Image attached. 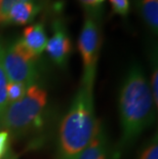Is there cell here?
Wrapping results in <instances>:
<instances>
[{"label":"cell","instance_id":"14","mask_svg":"<svg viewBox=\"0 0 158 159\" xmlns=\"http://www.w3.org/2000/svg\"><path fill=\"white\" fill-rule=\"evenodd\" d=\"M112 11L116 15L125 16L129 12V0H109Z\"/></svg>","mask_w":158,"mask_h":159},{"label":"cell","instance_id":"6","mask_svg":"<svg viewBox=\"0 0 158 159\" xmlns=\"http://www.w3.org/2000/svg\"><path fill=\"white\" fill-rule=\"evenodd\" d=\"M50 59L58 66H64L71 52V41L64 24L60 20L52 23V36L47 40L45 47Z\"/></svg>","mask_w":158,"mask_h":159},{"label":"cell","instance_id":"19","mask_svg":"<svg viewBox=\"0 0 158 159\" xmlns=\"http://www.w3.org/2000/svg\"><path fill=\"white\" fill-rule=\"evenodd\" d=\"M93 3V5H95V7L97 11H99V9L101 7V5L103 4L104 2H105V0H92Z\"/></svg>","mask_w":158,"mask_h":159},{"label":"cell","instance_id":"10","mask_svg":"<svg viewBox=\"0 0 158 159\" xmlns=\"http://www.w3.org/2000/svg\"><path fill=\"white\" fill-rule=\"evenodd\" d=\"M140 11L144 21L152 30L154 34H157L158 30V0H141Z\"/></svg>","mask_w":158,"mask_h":159},{"label":"cell","instance_id":"18","mask_svg":"<svg viewBox=\"0 0 158 159\" xmlns=\"http://www.w3.org/2000/svg\"><path fill=\"white\" fill-rule=\"evenodd\" d=\"M79 2L81 3V5L85 8V11H87V13H88V16H92L97 18V11L96 9L92 0H79Z\"/></svg>","mask_w":158,"mask_h":159},{"label":"cell","instance_id":"3","mask_svg":"<svg viewBox=\"0 0 158 159\" xmlns=\"http://www.w3.org/2000/svg\"><path fill=\"white\" fill-rule=\"evenodd\" d=\"M47 103V93L37 84L28 87L19 101L8 104L0 118V130L23 133L39 125Z\"/></svg>","mask_w":158,"mask_h":159},{"label":"cell","instance_id":"11","mask_svg":"<svg viewBox=\"0 0 158 159\" xmlns=\"http://www.w3.org/2000/svg\"><path fill=\"white\" fill-rule=\"evenodd\" d=\"M3 52L4 46L0 43V118L7 107V97H6V87L8 84V79L6 76L4 66H3Z\"/></svg>","mask_w":158,"mask_h":159},{"label":"cell","instance_id":"1","mask_svg":"<svg viewBox=\"0 0 158 159\" xmlns=\"http://www.w3.org/2000/svg\"><path fill=\"white\" fill-rule=\"evenodd\" d=\"M154 102L150 86L140 66H133L119 94L122 138L120 147L129 146L153 120Z\"/></svg>","mask_w":158,"mask_h":159},{"label":"cell","instance_id":"12","mask_svg":"<svg viewBox=\"0 0 158 159\" xmlns=\"http://www.w3.org/2000/svg\"><path fill=\"white\" fill-rule=\"evenodd\" d=\"M23 1L33 2L36 3V4L44 6L48 2V0H2L1 3H0V25H6V19H7L9 8L16 3Z\"/></svg>","mask_w":158,"mask_h":159},{"label":"cell","instance_id":"17","mask_svg":"<svg viewBox=\"0 0 158 159\" xmlns=\"http://www.w3.org/2000/svg\"><path fill=\"white\" fill-rule=\"evenodd\" d=\"M8 137L9 134L7 131L0 130V159L8 152Z\"/></svg>","mask_w":158,"mask_h":159},{"label":"cell","instance_id":"9","mask_svg":"<svg viewBox=\"0 0 158 159\" xmlns=\"http://www.w3.org/2000/svg\"><path fill=\"white\" fill-rule=\"evenodd\" d=\"M108 141L103 126L99 122L92 141L82 151L78 159H108Z\"/></svg>","mask_w":158,"mask_h":159},{"label":"cell","instance_id":"21","mask_svg":"<svg viewBox=\"0 0 158 159\" xmlns=\"http://www.w3.org/2000/svg\"><path fill=\"white\" fill-rule=\"evenodd\" d=\"M1 1H2V0H0V3H1Z\"/></svg>","mask_w":158,"mask_h":159},{"label":"cell","instance_id":"15","mask_svg":"<svg viewBox=\"0 0 158 159\" xmlns=\"http://www.w3.org/2000/svg\"><path fill=\"white\" fill-rule=\"evenodd\" d=\"M140 159H158V143L156 136L152 142L144 149Z\"/></svg>","mask_w":158,"mask_h":159},{"label":"cell","instance_id":"20","mask_svg":"<svg viewBox=\"0 0 158 159\" xmlns=\"http://www.w3.org/2000/svg\"><path fill=\"white\" fill-rule=\"evenodd\" d=\"M4 159H18V156L15 154V153H12V152H7V154H6V156L4 157Z\"/></svg>","mask_w":158,"mask_h":159},{"label":"cell","instance_id":"13","mask_svg":"<svg viewBox=\"0 0 158 159\" xmlns=\"http://www.w3.org/2000/svg\"><path fill=\"white\" fill-rule=\"evenodd\" d=\"M27 87L23 83L16 82H8L7 87H6V97H7V103L11 104L19 101L21 98L26 93Z\"/></svg>","mask_w":158,"mask_h":159},{"label":"cell","instance_id":"2","mask_svg":"<svg viewBox=\"0 0 158 159\" xmlns=\"http://www.w3.org/2000/svg\"><path fill=\"white\" fill-rule=\"evenodd\" d=\"M99 122L95 116L93 90L81 84L60 127L58 159H78Z\"/></svg>","mask_w":158,"mask_h":159},{"label":"cell","instance_id":"8","mask_svg":"<svg viewBox=\"0 0 158 159\" xmlns=\"http://www.w3.org/2000/svg\"><path fill=\"white\" fill-rule=\"evenodd\" d=\"M42 8V5L33 2L23 1L16 3L9 8L7 19H6V25H9V24L26 25L28 23H31Z\"/></svg>","mask_w":158,"mask_h":159},{"label":"cell","instance_id":"4","mask_svg":"<svg viewBox=\"0 0 158 159\" xmlns=\"http://www.w3.org/2000/svg\"><path fill=\"white\" fill-rule=\"evenodd\" d=\"M101 47V32L95 16H86L78 38V49L82 57L83 77L81 84L93 90L97 65Z\"/></svg>","mask_w":158,"mask_h":159},{"label":"cell","instance_id":"5","mask_svg":"<svg viewBox=\"0 0 158 159\" xmlns=\"http://www.w3.org/2000/svg\"><path fill=\"white\" fill-rule=\"evenodd\" d=\"M35 60L20 41L4 47L3 66L8 82L23 83L27 87L35 84L38 77Z\"/></svg>","mask_w":158,"mask_h":159},{"label":"cell","instance_id":"16","mask_svg":"<svg viewBox=\"0 0 158 159\" xmlns=\"http://www.w3.org/2000/svg\"><path fill=\"white\" fill-rule=\"evenodd\" d=\"M151 93H152V98H153V102L155 104V108H157L158 105V69L157 66H155V68H153L152 75H151Z\"/></svg>","mask_w":158,"mask_h":159},{"label":"cell","instance_id":"7","mask_svg":"<svg viewBox=\"0 0 158 159\" xmlns=\"http://www.w3.org/2000/svg\"><path fill=\"white\" fill-rule=\"evenodd\" d=\"M47 40L44 25L42 23H37L26 27L23 31L22 39L19 41L33 57H37L45 50Z\"/></svg>","mask_w":158,"mask_h":159}]
</instances>
